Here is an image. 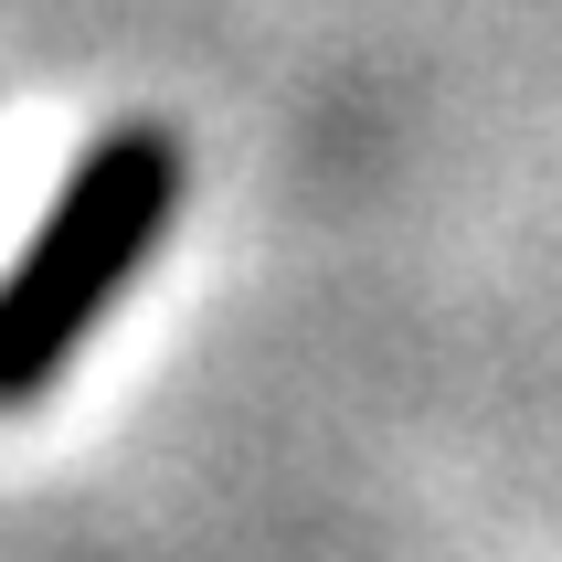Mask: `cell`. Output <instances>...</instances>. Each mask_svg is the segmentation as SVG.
Listing matches in <instances>:
<instances>
[{
    "instance_id": "6da1fadb",
    "label": "cell",
    "mask_w": 562,
    "mask_h": 562,
    "mask_svg": "<svg viewBox=\"0 0 562 562\" xmlns=\"http://www.w3.org/2000/svg\"><path fill=\"white\" fill-rule=\"evenodd\" d=\"M170 213H181V138L170 127H117V138H95L75 159V181L54 191L43 234L0 277V414L43 404L75 372L95 318L117 308L138 286V266L159 255Z\"/></svg>"
}]
</instances>
